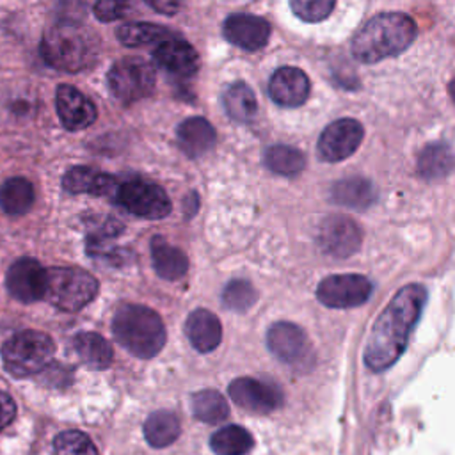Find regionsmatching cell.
<instances>
[{"mask_svg":"<svg viewBox=\"0 0 455 455\" xmlns=\"http://www.w3.org/2000/svg\"><path fill=\"white\" fill-rule=\"evenodd\" d=\"M116 187H117V181L112 174H107L85 165L71 167L62 178V188L69 194L107 196V194H114Z\"/></svg>","mask_w":455,"mask_h":455,"instance_id":"ffe728a7","label":"cell"},{"mask_svg":"<svg viewBox=\"0 0 455 455\" xmlns=\"http://www.w3.org/2000/svg\"><path fill=\"white\" fill-rule=\"evenodd\" d=\"M151 259L155 272L167 281H178L188 270L187 254L181 249L171 245L160 235L151 238Z\"/></svg>","mask_w":455,"mask_h":455,"instance_id":"7402d4cb","label":"cell"},{"mask_svg":"<svg viewBox=\"0 0 455 455\" xmlns=\"http://www.w3.org/2000/svg\"><path fill=\"white\" fill-rule=\"evenodd\" d=\"M336 0H290L291 12L307 23H318L331 16Z\"/></svg>","mask_w":455,"mask_h":455,"instance_id":"e575fe53","label":"cell"},{"mask_svg":"<svg viewBox=\"0 0 455 455\" xmlns=\"http://www.w3.org/2000/svg\"><path fill=\"white\" fill-rule=\"evenodd\" d=\"M185 334L197 352L206 354L220 345L222 325L215 313L199 307L187 316Z\"/></svg>","mask_w":455,"mask_h":455,"instance_id":"d6986e66","label":"cell"},{"mask_svg":"<svg viewBox=\"0 0 455 455\" xmlns=\"http://www.w3.org/2000/svg\"><path fill=\"white\" fill-rule=\"evenodd\" d=\"M176 139L185 155L196 158L210 151L217 140L215 128L204 117H187L176 128Z\"/></svg>","mask_w":455,"mask_h":455,"instance_id":"44dd1931","label":"cell"},{"mask_svg":"<svg viewBox=\"0 0 455 455\" xmlns=\"http://www.w3.org/2000/svg\"><path fill=\"white\" fill-rule=\"evenodd\" d=\"M331 199L336 204L361 212V210H368L375 203L377 194L371 181L361 176H350V178L338 180L331 187Z\"/></svg>","mask_w":455,"mask_h":455,"instance_id":"603a6c76","label":"cell"},{"mask_svg":"<svg viewBox=\"0 0 455 455\" xmlns=\"http://www.w3.org/2000/svg\"><path fill=\"white\" fill-rule=\"evenodd\" d=\"M55 108L62 126L69 132H78L91 126L98 110L96 105L80 89L69 84H60L55 91Z\"/></svg>","mask_w":455,"mask_h":455,"instance_id":"9a60e30c","label":"cell"},{"mask_svg":"<svg viewBox=\"0 0 455 455\" xmlns=\"http://www.w3.org/2000/svg\"><path fill=\"white\" fill-rule=\"evenodd\" d=\"M116 339L133 355L149 359L165 345V327L156 311L140 304H123L112 320Z\"/></svg>","mask_w":455,"mask_h":455,"instance_id":"277c9868","label":"cell"},{"mask_svg":"<svg viewBox=\"0 0 455 455\" xmlns=\"http://www.w3.org/2000/svg\"><path fill=\"white\" fill-rule=\"evenodd\" d=\"M55 455H98V450L89 435L80 430L60 432L53 441Z\"/></svg>","mask_w":455,"mask_h":455,"instance_id":"836d02e7","label":"cell"},{"mask_svg":"<svg viewBox=\"0 0 455 455\" xmlns=\"http://www.w3.org/2000/svg\"><path fill=\"white\" fill-rule=\"evenodd\" d=\"M222 34L231 44L245 52H256L268 43L270 23L256 14L236 12L224 20Z\"/></svg>","mask_w":455,"mask_h":455,"instance_id":"2e32d148","label":"cell"},{"mask_svg":"<svg viewBox=\"0 0 455 455\" xmlns=\"http://www.w3.org/2000/svg\"><path fill=\"white\" fill-rule=\"evenodd\" d=\"M153 60L158 68L176 78H190L199 69V55L194 46L174 36L156 44Z\"/></svg>","mask_w":455,"mask_h":455,"instance_id":"e0dca14e","label":"cell"},{"mask_svg":"<svg viewBox=\"0 0 455 455\" xmlns=\"http://www.w3.org/2000/svg\"><path fill=\"white\" fill-rule=\"evenodd\" d=\"M126 0H98L94 4V16L103 21V23H108V21H114V20H119L124 16L126 12Z\"/></svg>","mask_w":455,"mask_h":455,"instance_id":"d590c367","label":"cell"},{"mask_svg":"<svg viewBox=\"0 0 455 455\" xmlns=\"http://www.w3.org/2000/svg\"><path fill=\"white\" fill-rule=\"evenodd\" d=\"M373 291V284L361 274H332L316 286V299L334 309H347L364 304Z\"/></svg>","mask_w":455,"mask_h":455,"instance_id":"9c48e42d","label":"cell"},{"mask_svg":"<svg viewBox=\"0 0 455 455\" xmlns=\"http://www.w3.org/2000/svg\"><path fill=\"white\" fill-rule=\"evenodd\" d=\"M416 169L425 180L444 178L455 169V153L448 144L443 142L427 144L418 155Z\"/></svg>","mask_w":455,"mask_h":455,"instance_id":"cb8c5ba5","label":"cell"},{"mask_svg":"<svg viewBox=\"0 0 455 455\" xmlns=\"http://www.w3.org/2000/svg\"><path fill=\"white\" fill-rule=\"evenodd\" d=\"M210 448L215 455H247L252 448V435L240 425H228L213 432Z\"/></svg>","mask_w":455,"mask_h":455,"instance_id":"f1b7e54d","label":"cell"},{"mask_svg":"<svg viewBox=\"0 0 455 455\" xmlns=\"http://www.w3.org/2000/svg\"><path fill=\"white\" fill-rule=\"evenodd\" d=\"M192 412L199 421L217 425L228 418L229 405L219 391L201 389L192 395Z\"/></svg>","mask_w":455,"mask_h":455,"instance_id":"4dcf8cb0","label":"cell"},{"mask_svg":"<svg viewBox=\"0 0 455 455\" xmlns=\"http://www.w3.org/2000/svg\"><path fill=\"white\" fill-rule=\"evenodd\" d=\"M418 27L405 12H380L368 20L354 36L350 50L355 60L375 64L400 55L416 39Z\"/></svg>","mask_w":455,"mask_h":455,"instance_id":"7a4b0ae2","label":"cell"},{"mask_svg":"<svg viewBox=\"0 0 455 455\" xmlns=\"http://www.w3.org/2000/svg\"><path fill=\"white\" fill-rule=\"evenodd\" d=\"M180 435V419L171 411H156L144 423V437L155 448L172 444Z\"/></svg>","mask_w":455,"mask_h":455,"instance_id":"83f0119b","label":"cell"},{"mask_svg":"<svg viewBox=\"0 0 455 455\" xmlns=\"http://www.w3.org/2000/svg\"><path fill=\"white\" fill-rule=\"evenodd\" d=\"M73 348L78 359L92 370H105L112 364V359H114L112 347L103 336L96 332L76 334L73 338Z\"/></svg>","mask_w":455,"mask_h":455,"instance_id":"d4e9b609","label":"cell"},{"mask_svg":"<svg viewBox=\"0 0 455 455\" xmlns=\"http://www.w3.org/2000/svg\"><path fill=\"white\" fill-rule=\"evenodd\" d=\"M229 398L242 409L251 412H270L277 409L283 402V395L279 387L252 379V377H238L228 387Z\"/></svg>","mask_w":455,"mask_h":455,"instance_id":"5bb4252c","label":"cell"},{"mask_svg":"<svg viewBox=\"0 0 455 455\" xmlns=\"http://www.w3.org/2000/svg\"><path fill=\"white\" fill-rule=\"evenodd\" d=\"M169 37H172V34L165 27L153 25V23H144V21L123 23L117 28V39L124 46H130V48L146 46V44H153V43H162Z\"/></svg>","mask_w":455,"mask_h":455,"instance_id":"1f68e13d","label":"cell"},{"mask_svg":"<svg viewBox=\"0 0 455 455\" xmlns=\"http://www.w3.org/2000/svg\"><path fill=\"white\" fill-rule=\"evenodd\" d=\"M96 48L92 32L76 21H57L46 28L41 39L44 62L64 73H76L92 64Z\"/></svg>","mask_w":455,"mask_h":455,"instance_id":"3957f363","label":"cell"},{"mask_svg":"<svg viewBox=\"0 0 455 455\" xmlns=\"http://www.w3.org/2000/svg\"><path fill=\"white\" fill-rule=\"evenodd\" d=\"M5 286L16 300L25 304L37 302L46 291V268L34 258H20L9 267Z\"/></svg>","mask_w":455,"mask_h":455,"instance_id":"4fadbf2b","label":"cell"},{"mask_svg":"<svg viewBox=\"0 0 455 455\" xmlns=\"http://www.w3.org/2000/svg\"><path fill=\"white\" fill-rule=\"evenodd\" d=\"M448 92H450L451 100L455 101V76H453V78H451V82L448 84Z\"/></svg>","mask_w":455,"mask_h":455,"instance_id":"f35d334b","label":"cell"},{"mask_svg":"<svg viewBox=\"0 0 455 455\" xmlns=\"http://www.w3.org/2000/svg\"><path fill=\"white\" fill-rule=\"evenodd\" d=\"M112 197L128 213L149 220L167 217L172 208L167 192L160 185L142 178L117 183Z\"/></svg>","mask_w":455,"mask_h":455,"instance_id":"ba28073f","label":"cell"},{"mask_svg":"<svg viewBox=\"0 0 455 455\" xmlns=\"http://www.w3.org/2000/svg\"><path fill=\"white\" fill-rule=\"evenodd\" d=\"M14 416H16L14 400L7 393L0 391V430H4L14 419Z\"/></svg>","mask_w":455,"mask_h":455,"instance_id":"8d00e7d4","label":"cell"},{"mask_svg":"<svg viewBox=\"0 0 455 455\" xmlns=\"http://www.w3.org/2000/svg\"><path fill=\"white\" fill-rule=\"evenodd\" d=\"M53 339L41 331L27 329L12 334L2 347V363L9 375L28 377L39 373L53 359Z\"/></svg>","mask_w":455,"mask_h":455,"instance_id":"5b68a950","label":"cell"},{"mask_svg":"<svg viewBox=\"0 0 455 455\" xmlns=\"http://www.w3.org/2000/svg\"><path fill=\"white\" fill-rule=\"evenodd\" d=\"M258 300L256 288L245 279H233L222 290V304L236 313H243Z\"/></svg>","mask_w":455,"mask_h":455,"instance_id":"d6a6232c","label":"cell"},{"mask_svg":"<svg viewBox=\"0 0 455 455\" xmlns=\"http://www.w3.org/2000/svg\"><path fill=\"white\" fill-rule=\"evenodd\" d=\"M265 165L281 176H295L299 174L304 165L306 158L299 148L286 146V144H274L263 155Z\"/></svg>","mask_w":455,"mask_h":455,"instance_id":"f546056e","label":"cell"},{"mask_svg":"<svg viewBox=\"0 0 455 455\" xmlns=\"http://www.w3.org/2000/svg\"><path fill=\"white\" fill-rule=\"evenodd\" d=\"M34 199V185L23 176L7 178L0 185V210L7 215L27 213L32 208Z\"/></svg>","mask_w":455,"mask_h":455,"instance_id":"484cf974","label":"cell"},{"mask_svg":"<svg viewBox=\"0 0 455 455\" xmlns=\"http://www.w3.org/2000/svg\"><path fill=\"white\" fill-rule=\"evenodd\" d=\"M309 89L311 84L307 75L295 66H283L275 69L268 82V96L274 103L286 108H295L306 103Z\"/></svg>","mask_w":455,"mask_h":455,"instance_id":"ac0fdd59","label":"cell"},{"mask_svg":"<svg viewBox=\"0 0 455 455\" xmlns=\"http://www.w3.org/2000/svg\"><path fill=\"white\" fill-rule=\"evenodd\" d=\"M268 350L290 366L306 368L307 359L313 357L306 332L291 322H275L267 331Z\"/></svg>","mask_w":455,"mask_h":455,"instance_id":"7c38bea8","label":"cell"},{"mask_svg":"<svg viewBox=\"0 0 455 455\" xmlns=\"http://www.w3.org/2000/svg\"><path fill=\"white\" fill-rule=\"evenodd\" d=\"M98 290L96 277L78 267L46 268L44 299L62 311L82 309L98 295Z\"/></svg>","mask_w":455,"mask_h":455,"instance_id":"8992f818","label":"cell"},{"mask_svg":"<svg viewBox=\"0 0 455 455\" xmlns=\"http://www.w3.org/2000/svg\"><path fill=\"white\" fill-rule=\"evenodd\" d=\"M222 105L229 119L236 123H249L258 112V100L245 82H233L222 94Z\"/></svg>","mask_w":455,"mask_h":455,"instance_id":"4316f807","label":"cell"},{"mask_svg":"<svg viewBox=\"0 0 455 455\" xmlns=\"http://www.w3.org/2000/svg\"><path fill=\"white\" fill-rule=\"evenodd\" d=\"M316 242L325 254L334 258H348L361 247L363 231L354 219L336 213L320 222Z\"/></svg>","mask_w":455,"mask_h":455,"instance_id":"8fae6325","label":"cell"},{"mask_svg":"<svg viewBox=\"0 0 455 455\" xmlns=\"http://www.w3.org/2000/svg\"><path fill=\"white\" fill-rule=\"evenodd\" d=\"M155 84L156 75L153 66L140 57H123L107 73V85L112 96L123 105H132L149 96Z\"/></svg>","mask_w":455,"mask_h":455,"instance_id":"52a82bcc","label":"cell"},{"mask_svg":"<svg viewBox=\"0 0 455 455\" xmlns=\"http://www.w3.org/2000/svg\"><path fill=\"white\" fill-rule=\"evenodd\" d=\"M144 2L151 9H155L160 14H165V16L176 14L181 9V5H183V0H144Z\"/></svg>","mask_w":455,"mask_h":455,"instance_id":"74e56055","label":"cell"},{"mask_svg":"<svg viewBox=\"0 0 455 455\" xmlns=\"http://www.w3.org/2000/svg\"><path fill=\"white\" fill-rule=\"evenodd\" d=\"M364 137V128L357 119L341 117L329 123L318 137L316 151L323 162H341L355 153Z\"/></svg>","mask_w":455,"mask_h":455,"instance_id":"30bf717a","label":"cell"},{"mask_svg":"<svg viewBox=\"0 0 455 455\" xmlns=\"http://www.w3.org/2000/svg\"><path fill=\"white\" fill-rule=\"evenodd\" d=\"M425 302L427 290L418 283L405 284L393 295L377 316L366 339L364 364L370 370L384 371L398 361L421 316Z\"/></svg>","mask_w":455,"mask_h":455,"instance_id":"6da1fadb","label":"cell"}]
</instances>
